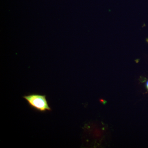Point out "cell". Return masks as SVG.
I'll return each instance as SVG.
<instances>
[{
  "label": "cell",
  "instance_id": "obj_1",
  "mask_svg": "<svg viewBox=\"0 0 148 148\" xmlns=\"http://www.w3.org/2000/svg\"><path fill=\"white\" fill-rule=\"evenodd\" d=\"M23 98L27 101L29 106L35 110L42 113L51 111L46 95L31 93L24 95Z\"/></svg>",
  "mask_w": 148,
  "mask_h": 148
},
{
  "label": "cell",
  "instance_id": "obj_2",
  "mask_svg": "<svg viewBox=\"0 0 148 148\" xmlns=\"http://www.w3.org/2000/svg\"><path fill=\"white\" fill-rule=\"evenodd\" d=\"M146 88H147V89L148 90V81L147 82V83H146Z\"/></svg>",
  "mask_w": 148,
  "mask_h": 148
}]
</instances>
